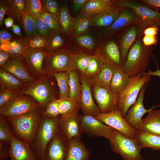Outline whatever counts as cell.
<instances>
[{
    "label": "cell",
    "instance_id": "cell-15",
    "mask_svg": "<svg viewBox=\"0 0 160 160\" xmlns=\"http://www.w3.org/2000/svg\"><path fill=\"white\" fill-rule=\"evenodd\" d=\"M92 90L94 99L101 113L111 112L117 108L119 94L103 87L92 85Z\"/></svg>",
    "mask_w": 160,
    "mask_h": 160
},
{
    "label": "cell",
    "instance_id": "cell-8",
    "mask_svg": "<svg viewBox=\"0 0 160 160\" xmlns=\"http://www.w3.org/2000/svg\"><path fill=\"white\" fill-rule=\"evenodd\" d=\"M115 5L121 8H126L133 10L139 20L142 31L151 27L160 26V12L132 1L122 0L115 1Z\"/></svg>",
    "mask_w": 160,
    "mask_h": 160
},
{
    "label": "cell",
    "instance_id": "cell-42",
    "mask_svg": "<svg viewBox=\"0 0 160 160\" xmlns=\"http://www.w3.org/2000/svg\"><path fill=\"white\" fill-rule=\"evenodd\" d=\"M40 17L46 24L51 33L61 32L58 19L55 15L43 11Z\"/></svg>",
    "mask_w": 160,
    "mask_h": 160
},
{
    "label": "cell",
    "instance_id": "cell-49",
    "mask_svg": "<svg viewBox=\"0 0 160 160\" xmlns=\"http://www.w3.org/2000/svg\"><path fill=\"white\" fill-rule=\"evenodd\" d=\"M35 20L38 34L47 40L51 33L49 29L40 17H35Z\"/></svg>",
    "mask_w": 160,
    "mask_h": 160
},
{
    "label": "cell",
    "instance_id": "cell-39",
    "mask_svg": "<svg viewBox=\"0 0 160 160\" xmlns=\"http://www.w3.org/2000/svg\"><path fill=\"white\" fill-rule=\"evenodd\" d=\"M20 23L25 33V36L30 37L38 34L34 17L25 13L21 17Z\"/></svg>",
    "mask_w": 160,
    "mask_h": 160
},
{
    "label": "cell",
    "instance_id": "cell-19",
    "mask_svg": "<svg viewBox=\"0 0 160 160\" xmlns=\"http://www.w3.org/2000/svg\"><path fill=\"white\" fill-rule=\"evenodd\" d=\"M96 51L102 57L105 63L115 69H123L120 51L113 41H110L104 47L97 49Z\"/></svg>",
    "mask_w": 160,
    "mask_h": 160
},
{
    "label": "cell",
    "instance_id": "cell-37",
    "mask_svg": "<svg viewBox=\"0 0 160 160\" xmlns=\"http://www.w3.org/2000/svg\"><path fill=\"white\" fill-rule=\"evenodd\" d=\"M52 75L56 81L59 88L58 97H69V72H55Z\"/></svg>",
    "mask_w": 160,
    "mask_h": 160
},
{
    "label": "cell",
    "instance_id": "cell-25",
    "mask_svg": "<svg viewBox=\"0 0 160 160\" xmlns=\"http://www.w3.org/2000/svg\"><path fill=\"white\" fill-rule=\"evenodd\" d=\"M139 131L160 136V110L153 109L148 113Z\"/></svg>",
    "mask_w": 160,
    "mask_h": 160
},
{
    "label": "cell",
    "instance_id": "cell-62",
    "mask_svg": "<svg viewBox=\"0 0 160 160\" xmlns=\"http://www.w3.org/2000/svg\"><path fill=\"white\" fill-rule=\"evenodd\" d=\"M12 160L10 159H9V160Z\"/></svg>",
    "mask_w": 160,
    "mask_h": 160
},
{
    "label": "cell",
    "instance_id": "cell-63",
    "mask_svg": "<svg viewBox=\"0 0 160 160\" xmlns=\"http://www.w3.org/2000/svg\"><path fill=\"white\" fill-rule=\"evenodd\" d=\"M159 160H160V159H159Z\"/></svg>",
    "mask_w": 160,
    "mask_h": 160
},
{
    "label": "cell",
    "instance_id": "cell-6",
    "mask_svg": "<svg viewBox=\"0 0 160 160\" xmlns=\"http://www.w3.org/2000/svg\"><path fill=\"white\" fill-rule=\"evenodd\" d=\"M109 140L111 150L124 160H144L140 153L142 149L135 139L115 129Z\"/></svg>",
    "mask_w": 160,
    "mask_h": 160
},
{
    "label": "cell",
    "instance_id": "cell-30",
    "mask_svg": "<svg viewBox=\"0 0 160 160\" xmlns=\"http://www.w3.org/2000/svg\"><path fill=\"white\" fill-rule=\"evenodd\" d=\"M61 32L65 36L72 33L74 17L71 15L67 4L63 3L60 7L58 18Z\"/></svg>",
    "mask_w": 160,
    "mask_h": 160
},
{
    "label": "cell",
    "instance_id": "cell-11",
    "mask_svg": "<svg viewBox=\"0 0 160 160\" xmlns=\"http://www.w3.org/2000/svg\"><path fill=\"white\" fill-rule=\"evenodd\" d=\"M79 109L66 115L60 116L59 130L65 141L68 143L72 140L81 137L82 132L80 126Z\"/></svg>",
    "mask_w": 160,
    "mask_h": 160
},
{
    "label": "cell",
    "instance_id": "cell-34",
    "mask_svg": "<svg viewBox=\"0 0 160 160\" xmlns=\"http://www.w3.org/2000/svg\"><path fill=\"white\" fill-rule=\"evenodd\" d=\"M65 35L61 32L51 33L47 40V43L44 48L48 54L66 47Z\"/></svg>",
    "mask_w": 160,
    "mask_h": 160
},
{
    "label": "cell",
    "instance_id": "cell-31",
    "mask_svg": "<svg viewBox=\"0 0 160 160\" xmlns=\"http://www.w3.org/2000/svg\"><path fill=\"white\" fill-rule=\"evenodd\" d=\"M135 140L142 149L147 147L160 150V135L139 131Z\"/></svg>",
    "mask_w": 160,
    "mask_h": 160
},
{
    "label": "cell",
    "instance_id": "cell-47",
    "mask_svg": "<svg viewBox=\"0 0 160 160\" xmlns=\"http://www.w3.org/2000/svg\"><path fill=\"white\" fill-rule=\"evenodd\" d=\"M26 37L30 47L44 48L46 45L47 40L39 34L30 37Z\"/></svg>",
    "mask_w": 160,
    "mask_h": 160
},
{
    "label": "cell",
    "instance_id": "cell-58",
    "mask_svg": "<svg viewBox=\"0 0 160 160\" xmlns=\"http://www.w3.org/2000/svg\"><path fill=\"white\" fill-rule=\"evenodd\" d=\"M142 1L148 5L160 7V0H143Z\"/></svg>",
    "mask_w": 160,
    "mask_h": 160
},
{
    "label": "cell",
    "instance_id": "cell-55",
    "mask_svg": "<svg viewBox=\"0 0 160 160\" xmlns=\"http://www.w3.org/2000/svg\"><path fill=\"white\" fill-rule=\"evenodd\" d=\"M89 0H74L73 1V11L77 12L81 10L84 5Z\"/></svg>",
    "mask_w": 160,
    "mask_h": 160
},
{
    "label": "cell",
    "instance_id": "cell-45",
    "mask_svg": "<svg viewBox=\"0 0 160 160\" xmlns=\"http://www.w3.org/2000/svg\"><path fill=\"white\" fill-rule=\"evenodd\" d=\"M59 99L55 98L50 101L45 106V109L42 111V114L52 118H55L59 115L58 105Z\"/></svg>",
    "mask_w": 160,
    "mask_h": 160
},
{
    "label": "cell",
    "instance_id": "cell-57",
    "mask_svg": "<svg viewBox=\"0 0 160 160\" xmlns=\"http://www.w3.org/2000/svg\"><path fill=\"white\" fill-rule=\"evenodd\" d=\"M158 31L157 27H151L145 29L143 33L145 35L154 36L157 34Z\"/></svg>",
    "mask_w": 160,
    "mask_h": 160
},
{
    "label": "cell",
    "instance_id": "cell-35",
    "mask_svg": "<svg viewBox=\"0 0 160 160\" xmlns=\"http://www.w3.org/2000/svg\"><path fill=\"white\" fill-rule=\"evenodd\" d=\"M92 25V16L81 13L76 17L72 31L73 34L78 36L85 33Z\"/></svg>",
    "mask_w": 160,
    "mask_h": 160
},
{
    "label": "cell",
    "instance_id": "cell-12",
    "mask_svg": "<svg viewBox=\"0 0 160 160\" xmlns=\"http://www.w3.org/2000/svg\"><path fill=\"white\" fill-rule=\"evenodd\" d=\"M148 84L146 83L143 87L136 102L129 108L124 118L130 126L138 131L141 127L143 116L154 108L160 107V104L154 105L149 109H146L144 107L143 100Z\"/></svg>",
    "mask_w": 160,
    "mask_h": 160
},
{
    "label": "cell",
    "instance_id": "cell-3",
    "mask_svg": "<svg viewBox=\"0 0 160 160\" xmlns=\"http://www.w3.org/2000/svg\"><path fill=\"white\" fill-rule=\"evenodd\" d=\"M41 113L39 109L21 116L7 118L15 134L31 147L40 123Z\"/></svg>",
    "mask_w": 160,
    "mask_h": 160
},
{
    "label": "cell",
    "instance_id": "cell-54",
    "mask_svg": "<svg viewBox=\"0 0 160 160\" xmlns=\"http://www.w3.org/2000/svg\"><path fill=\"white\" fill-rule=\"evenodd\" d=\"M142 41L144 45L149 46L156 44L157 42V39L156 36L145 35Z\"/></svg>",
    "mask_w": 160,
    "mask_h": 160
},
{
    "label": "cell",
    "instance_id": "cell-56",
    "mask_svg": "<svg viewBox=\"0 0 160 160\" xmlns=\"http://www.w3.org/2000/svg\"><path fill=\"white\" fill-rule=\"evenodd\" d=\"M11 54L2 50H0V66L3 65L9 58Z\"/></svg>",
    "mask_w": 160,
    "mask_h": 160
},
{
    "label": "cell",
    "instance_id": "cell-14",
    "mask_svg": "<svg viewBox=\"0 0 160 160\" xmlns=\"http://www.w3.org/2000/svg\"><path fill=\"white\" fill-rule=\"evenodd\" d=\"M0 69L12 74L25 84L35 80L26 65L23 55L11 54Z\"/></svg>",
    "mask_w": 160,
    "mask_h": 160
},
{
    "label": "cell",
    "instance_id": "cell-41",
    "mask_svg": "<svg viewBox=\"0 0 160 160\" xmlns=\"http://www.w3.org/2000/svg\"><path fill=\"white\" fill-rule=\"evenodd\" d=\"M93 55L82 52L74 54V60L76 70L84 74Z\"/></svg>",
    "mask_w": 160,
    "mask_h": 160
},
{
    "label": "cell",
    "instance_id": "cell-16",
    "mask_svg": "<svg viewBox=\"0 0 160 160\" xmlns=\"http://www.w3.org/2000/svg\"><path fill=\"white\" fill-rule=\"evenodd\" d=\"M47 54L43 48L29 47L24 56L26 65L34 79H37L46 74L43 64Z\"/></svg>",
    "mask_w": 160,
    "mask_h": 160
},
{
    "label": "cell",
    "instance_id": "cell-27",
    "mask_svg": "<svg viewBox=\"0 0 160 160\" xmlns=\"http://www.w3.org/2000/svg\"><path fill=\"white\" fill-rule=\"evenodd\" d=\"M115 69L105 63L99 72L89 80L92 86L95 85L110 89V85Z\"/></svg>",
    "mask_w": 160,
    "mask_h": 160
},
{
    "label": "cell",
    "instance_id": "cell-33",
    "mask_svg": "<svg viewBox=\"0 0 160 160\" xmlns=\"http://www.w3.org/2000/svg\"><path fill=\"white\" fill-rule=\"evenodd\" d=\"M69 85L70 89L69 97L80 103L82 87L79 71L75 70L69 72Z\"/></svg>",
    "mask_w": 160,
    "mask_h": 160
},
{
    "label": "cell",
    "instance_id": "cell-50",
    "mask_svg": "<svg viewBox=\"0 0 160 160\" xmlns=\"http://www.w3.org/2000/svg\"><path fill=\"white\" fill-rule=\"evenodd\" d=\"M76 40L80 45L89 50L92 49L95 45L94 39L89 35H82L77 36Z\"/></svg>",
    "mask_w": 160,
    "mask_h": 160
},
{
    "label": "cell",
    "instance_id": "cell-51",
    "mask_svg": "<svg viewBox=\"0 0 160 160\" xmlns=\"http://www.w3.org/2000/svg\"><path fill=\"white\" fill-rule=\"evenodd\" d=\"M9 144L0 141V160H6L9 157Z\"/></svg>",
    "mask_w": 160,
    "mask_h": 160
},
{
    "label": "cell",
    "instance_id": "cell-59",
    "mask_svg": "<svg viewBox=\"0 0 160 160\" xmlns=\"http://www.w3.org/2000/svg\"><path fill=\"white\" fill-rule=\"evenodd\" d=\"M12 29L13 33L17 36L23 37L20 28L18 25L16 24H14L12 27Z\"/></svg>",
    "mask_w": 160,
    "mask_h": 160
},
{
    "label": "cell",
    "instance_id": "cell-48",
    "mask_svg": "<svg viewBox=\"0 0 160 160\" xmlns=\"http://www.w3.org/2000/svg\"><path fill=\"white\" fill-rule=\"evenodd\" d=\"M3 89V90L0 91V108L20 93V90H11Z\"/></svg>",
    "mask_w": 160,
    "mask_h": 160
},
{
    "label": "cell",
    "instance_id": "cell-53",
    "mask_svg": "<svg viewBox=\"0 0 160 160\" xmlns=\"http://www.w3.org/2000/svg\"><path fill=\"white\" fill-rule=\"evenodd\" d=\"M15 37L6 30H1L0 31V43H5L11 40Z\"/></svg>",
    "mask_w": 160,
    "mask_h": 160
},
{
    "label": "cell",
    "instance_id": "cell-22",
    "mask_svg": "<svg viewBox=\"0 0 160 160\" xmlns=\"http://www.w3.org/2000/svg\"><path fill=\"white\" fill-rule=\"evenodd\" d=\"M121 8L115 5L107 11L92 16V25L96 27H109L120 15Z\"/></svg>",
    "mask_w": 160,
    "mask_h": 160
},
{
    "label": "cell",
    "instance_id": "cell-20",
    "mask_svg": "<svg viewBox=\"0 0 160 160\" xmlns=\"http://www.w3.org/2000/svg\"><path fill=\"white\" fill-rule=\"evenodd\" d=\"M67 143L59 130L47 146L45 160H65Z\"/></svg>",
    "mask_w": 160,
    "mask_h": 160
},
{
    "label": "cell",
    "instance_id": "cell-26",
    "mask_svg": "<svg viewBox=\"0 0 160 160\" xmlns=\"http://www.w3.org/2000/svg\"><path fill=\"white\" fill-rule=\"evenodd\" d=\"M29 47L25 36L15 37L10 41L1 44L0 50L7 52L11 54L24 56Z\"/></svg>",
    "mask_w": 160,
    "mask_h": 160
},
{
    "label": "cell",
    "instance_id": "cell-18",
    "mask_svg": "<svg viewBox=\"0 0 160 160\" xmlns=\"http://www.w3.org/2000/svg\"><path fill=\"white\" fill-rule=\"evenodd\" d=\"M9 144V154L12 160H39L32 147L16 137L13 132Z\"/></svg>",
    "mask_w": 160,
    "mask_h": 160
},
{
    "label": "cell",
    "instance_id": "cell-7",
    "mask_svg": "<svg viewBox=\"0 0 160 160\" xmlns=\"http://www.w3.org/2000/svg\"><path fill=\"white\" fill-rule=\"evenodd\" d=\"M151 76L143 73L130 76L129 85L119 94L117 109L124 118L130 107L136 102L143 87L151 81Z\"/></svg>",
    "mask_w": 160,
    "mask_h": 160
},
{
    "label": "cell",
    "instance_id": "cell-13",
    "mask_svg": "<svg viewBox=\"0 0 160 160\" xmlns=\"http://www.w3.org/2000/svg\"><path fill=\"white\" fill-rule=\"evenodd\" d=\"M80 120L82 132L89 135L102 137L109 140L115 129L89 114L80 115Z\"/></svg>",
    "mask_w": 160,
    "mask_h": 160
},
{
    "label": "cell",
    "instance_id": "cell-21",
    "mask_svg": "<svg viewBox=\"0 0 160 160\" xmlns=\"http://www.w3.org/2000/svg\"><path fill=\"white\" fill-rule=\"evenodd\" d=\"M89 151L81 137L74 138L67 143L65 160H89Z\"/></svg>",
    "mask_w": 160,
    "mask_h": 160
},
{
    "label": "cell",
    "instance_id": "cell-38",
    "mask_svg": "<svg viewBox=\"0 0 160 160\" xmlns=\"http://www.w3.org/2000/svg\"><path fill=\"white\" fill-rule=\"evenodd\" d=\"M104 63L101 56L96 51L83 75L88 80L91 79L99 72Z\"/></svg>",
    "mask_w": 160,
    "mask_h": 160
},
{
    "label": "cell",
    "instance_id": "cell-44",
    "mask_svg": "<svg viewBox=\"0 0 160 160\" xmlns=\"http://www.w3.org/2000/svg\"><path fill=\"white\" fill-rule=\"evenodd\" d=\"M12 132L4 117L0 116V140L10 144L12 139Z\"/></svg>",
    "mask_w": 160,
    "mask_h": 160
},
{
    "label": "cell",
    "instance_id": "cell-40",
    "mask_svg": "<svg viewBox=\"0 0 160 160\" xmlns=\"http://www.w3.org/2000/svg\"><path fill=\"white\" fill-rule=\"evenodd\" d=\"M58 110L59 115L63 116L80 108L78 103L69 97H59Z\"/></svg>",
    "mask_w": 160,
    "mask_h": 160
},
{
    "label": "cell",
    "instance_id": "cell-36",
    "mask_svg": "<svg viewBox=\"0 0 160 160\" xmlns=\"http://www.w3.org/2000/svg\"><path fill=\"white\" fill-rule=\"evenodd\" d=\"M7 14L20 23L21 17L25 13L26 0H7Z\"/></svg>",
    "mask_w": 160,
    "mask_h": 160
},
{
    "label": "cell",
    "instance_id": "cell-17",
    "mask_svg": "<svg viewBox=\"0 0 160 160\" xmlns=\"http://www.w3.org/2000/svg\"><path fill=\"white\" fill-rule=\"evenodd\" d=\"M79 73L82 87L81 99L79 104L80 108L83 113L95 117L100 112L94 102L92 85L83 74Z\"/></svg>",
    "mask_w": 160,
    "mask_h": 160
},
{
    "label": "cell",
    "instance_id": "cell-46",
    "mask_svg": "<svg viewBox=\"0 0 160 160\" xmlns=\"http://www.w3.org/2000/svg\"><path fill=\"white\" fill-rule=\"evenodd\" d=\"M42 4L44 11L54 15L58 19L60 7L56 1L42 0Z\"/></svg>",
    "mask_w": 160,
    "mask_h": 160
},
{
    "label": "cell",
    "instance_id": "cell-24",
    "mask_svg": "<svg viewBox=\"0 0 160 160\" xmlns=\"http://www.w3.org/2000/svg\"><path fill=\"white\" fill-rule=\"evenodd\" d=\"M115 6V1L110 0H89L80 12L90 16L107 11Z\"/></svg>",
    "mask_w": 160,
    "mask_h": 160
},
{
    "label": "cell",
    "instance_id": "cell-9",
    "mask_svg": "<svg viewBox=\"0 0 160 160\" xmlns=\"http://www.w3.org/2000/svg\"><path fill=\"white\" fill-rule=\"evenodd\" d=\"M39 104L30 96L20 93L0 108V114L4 117L21 116L38 110Z\"/></svg>",
    "mask_w": 160,
    "mask_h": 160
},
{
    "label": "cell",
    "instance_id": "cell-28",
    "mask_svg": "<svg viewBox=\"0 0 160 160\" xmlns=\"http://www.w3.org/2000/svg\"><path fill=\"white\" fill-rule=\"evenodd\" d=\"M130 78L122 69H115L110 83V89L113 92L119 94L127 87Z\"/></svg>",
    "mask_w": 160,
    "mask_h": 160
},
{
    "label": "cell",
    "instance_id": "cell-2",
    "mask_svg": "<svg viewBox=\"0 0 160 160\" xmlns=\"http://www.w3.org/2000/svg\"><path fill=\"white\" fill-rule=\"evenodd\" d=\"M52 76L46 74L32 82L25 84L20 90V93L30 96L41 107H45L50 101L56 98L57 92L52 80Z\"/></svg>",
    "mask_w": 160,
    "mask_h": 160
},
{
    "label": "cell",
    "instance_id": "cell-4",
    "mask_svg": "<svg viewBox=\"0 0 160 160\" xmlns=\"http://www.w3.org/2000/svg\"><path fill=\"white\" fill-rule=\"evenodd\" d=\"M60 117L58 116L50 118L41 113L40 123L32 146L39 160H45L47 146L59 130Z\"/></svg>",
    "mask_w": 160,
    "mask_h": 160
},
{
    "label": "cell",
    "instance_id": "cell-32",
    "mask_svg": "<svg viewBox=\"0 0 160 160\" xmlns=\"http://www.w3.org/2000/svg\"><path fill=\"white\" fill-rule=\"evenodd\" d=\"M0 88L4 89L20 90L25 83L12 74L0 69Z\"/></svg>",
    "mask_w": 160,
    "mask_h": 160
},
{
    "label": "cell",
    "instance_id": "cell-60",
    "mask_svg": "<svg viewBox=\"0 0 160 160\" xmlns=\"http://www.w3.org/2000/svg\"><path fill=\"white\" fill-rule=\"evenodd\" d=\"M4 23L5 27L7 28L12 27L14 25V20L12 17H9L5 19Z\"/></svg>",
    "mask_w": 160,
    "mask_h": 160
},
{
    "label": "cell",
    "instance_id": "cell-43",
    "mask_svg": "<svg viewBox=\"0 0 160 160\" xmlns=\"http://www.w3.org/2000/svg\"><path fill=\"white\" fill-rule=\"evenodd\" d=\"M43 11L42 0H26L25 13L36 17Z\"/></svg>",
    "mask_w": 160,
    "mask_h": 160
},
{
    "label": "cell",
    "instance_id": "cell-29",
    "mask_svg": "<svg viewBox=\"0 0 160 160\" xmlns=\"http://www.w3.org/2000/svg\"><path fill=\"white\" fill-rule=\"evenodd\" d=\"M138 31L136 26H132L125 33L121 39L120 45L123 67L126 61L129 51L137 39Z\"/></svg>",
    "mask_w": 160,
    "mask_h": 160
},
{
    "label": "cell",
    "instance_id": "cell-61",
    "mask_svg": "<svg viewBox=\"0 0 160 160\" xmlns=\"http://www.w3.org/2000/svg\"><path fill=\"white\" fill-rule=\"evenodd\" d=\"M143 73L146 75L150 76H156L160 77V70L157 68V69L154 71H152L150 70H149L148 72H144Z\"/></svg>",
    "mask_w": 160,
    "mask_h": 160
},
{
    "label": "cell",
    "instance_id": "cell-5",
    "mask_svg": "<svg viewBox=\"0 0 160 160\" xmlns=\"http://www.w3.org/2000/svg\"><path fill=\"white\" fill-rule=\"evenodd\" d=\"M74 54L66 47L48 54L43 64V68L46 74L52 75L55 72H70L77 70Z\"/></svg>",
    "mask_w": 160,
    "mask_h": 160
},
{
    "label": "cell",
    "instance_id": "cell-52",
    "mask_svg": "<svg viewBox=\"0 0 160 160\" xmlns=\"http://www.w3.org/2000/svg\"><path fill=\"white\" fill-rule=\"evenodd\" d=\"M7 0L0 1V26L1 27L4 23V16L7 14Z\"/></svg>",
    "mask_w": 160,
    "mask_h": 160
},
{
    "label": "cell",
    "instance_id": "cell-23",
    "mask_svg": "<svg viewBox=\"0 0 160 160\" xmlns=\"http://www.w3.org/2000/svg\"><path fill=\"white\" fill-rule=\"evenodd\" d=\"M121 9V13L115 21L107 29L108 32H115L122 27L131 24H138L139 20L135 13L126 8Z\"/></svg>",
    "mask_w": 160,
    "mask_h": 160
},
{
    "label": "cell",
    "instance_id": "cell-1",
    "mask_svg": "<svg viewBox=\"0 0 160 160\" xmlns=\"http://www.w3.org/2000/svg\"><path fill=\"white\" fill-rule=\"evenodd\" d=\"M151 46H145L142 40L137 39L129 51L123 71L130 76L145 72L153 50Z\"/></svg>",
    "mask_w": 160,
    "mask_h": 160
},
{
    "label": "cell",
    "instance_id": "cell-10",
    "mask_svg": "<svg viewBox=\"0 0 160 160\" xmlns=\"http://www.w3.org/2000/svg\"><path fill=\"white\" fill-rule=\"evenodd\" d=\"M95 117L130 138L135 139L139 132L128 124L117 108L108 113H100Z\"/></svg>",
    "mask_w": 160,
    "mask_h": 160
}]
</instances>
